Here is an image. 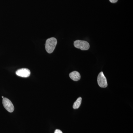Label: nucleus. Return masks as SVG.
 Listing matches in <instances>:
<instances>
[{
	"instance_id": "6",
	"label": "nucleus",
	"mask_w": 133,
	"mask_h": 133,
	"mask_svg": "<svg viewBox=\"0 0 133 133\" xmlns=\"http://www.w3.org/2000/svg\"><path fill=\"white\" fill-rule=\"evenodd\" d=\"M70 78L74 81H78L81 78V76L79 72L77 71H74L69 74Z\"/></svg>"
},
{
	"instance_id": "3",
	"label": "nucleus",
	"mask_w": 133,
	"mask_h": 133,
	"mask_svg": "<svg viewBox=\"0 0 133 133\" xmlns=\"http://www.w3.org/2000/svg\"><path fill=\"white\" fill-rule=\"evenodd\" d=\"M98 84L100 87L106 88L108 85L107 80L102 72H100L97 78Z\"/></svg>"
},
{
	"instance_id": "2",
	"label": "nucleus",
	"mask_w": 133,
	"mask_h": 133,
	"mask_svg": "<svg viewBox=\"0 0 133 133\" xmlns=\"http://www.w3.org/2000/svg\"><path fill=\"white\" fill-rule=\"evenodd\" d=\"M74 44L75 48L82 50H87L90 48L89 43L85 41L77 40L74 42Z\"/></svg>"
},
{
	"instance_id": "9",
	"label": "nucleus",
	"mask_w": 133,
	"mask_h": 133,
	"mask_svg": "<svg viewBox=\"0 0 133 133\" xmlns=\"http://www.w3.org/2000/svg\"><path fill=\"white\" fill-rule=\"evenodd\" d=\"M109 1L112 3H115L118 2V0H109Z\"/></svg>"
},
{
	"instance_id": "10",
	"label": "nucleus",
	"mask_w": 133,
	"mask_h": 133,
	"mask_svg": "<svg viewBox=\"0 0 133 133\" xmlns=\"http://www.w3.org/2000/svg\"><path fill=\"white\" fill-rule=\"evenodd\" d=\"M4 97H3V96H2V98H4Z\"/></svg>"
},
{
	"instance_id": "8",
	"label": "nucleus",
	"mask_w": 133,
	"mask_h": 133,
	"mask_svg": "<svg viewBox=\"0 0 133 133\" xmlns=\"http://www.w3.org/2000/svg\"><path fill=\"white\" fill-rule=\"evenodd\" d=\"M55 133H63V132L61 130H59V129H56L55 130Z\"/></svg>"
},
{
	"instance_id": "1",
	"label": "nucleus",
	"mask_w": 133,
	"mask_h": 133,
	"mask_svg": "<svg viewBox=\"0 0 133 133\" xmlns=\"http://www.w3.org/2000/svg\"><path fill=\"white\" fill-rule=\"evenodd\" d=\"M57 40L55 37L48 38L45 42V48L48 53H52L55 50L57 44Z\"/></svg>"
},
{
	"instance_id": "5",
	"label": "nucleus",
	"mask_w": 133,
	"mask_h": 133,
	"mask_svg": "<svg viewBox=\"0 0 133 133\" xmlns=\"http://www.w3.org/2000/svg\"><path fill=\"white\" fill-rule=\"evenodd\" d=\"M30 71L28 69L23 68L17 70L16 72V74L17 76L22 77H28L30 75Z\"/></svg>"
},
{
	"instance_id": "7",
	"label": "nucleus",
	"mask_w": 133,
	"mask_h": 133,
	"mask_svg": "<svg viewBox=\"0 0 133 133\" xmlns=\"http://www.w3.org/2000/svg\"><path fill=\"white\" fill-rule=\"evenodd\" d=\"M81 102H82V98L80 97H79L76 100V102H74L73 105V108L74 109H77L80 106Z\"/></svg>"
},
{
	"instance_id": "4",
	"label": "nucleus",
	"mask_w": 133,
	"mask_h": 133,
	"mask_svg": "<svg viewBox=\"0 0 133 133\" xmlns=\"http://www.w3.org/2000/svg\"><path fill=\"white\" fill-rule=\"evenodd\" d=\"M3 105L5 109L9 112H12L14 110V107L12 102L8 99L6 98H3Z\"/></svg>"
}]
</instances>
